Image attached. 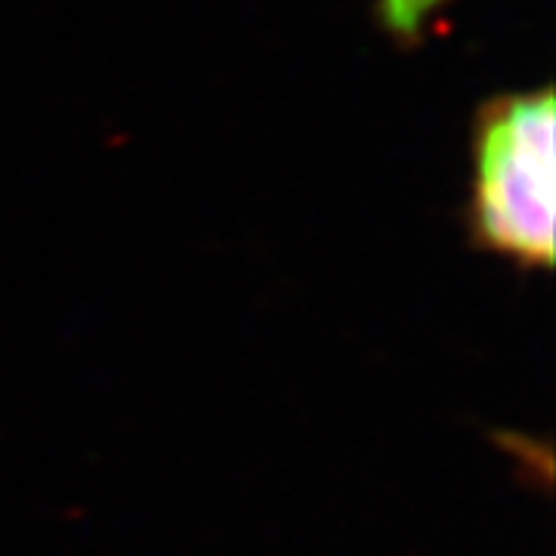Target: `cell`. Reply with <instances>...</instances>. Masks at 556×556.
Here are the masks:
<instances>
[{
    "label": "cell",
    "instance_id": "obj_1",
    "mask_svg": "<svg viewBox=\"0 0 556 556\" xmlns=\"http://www.w3.org/2000/svg\"><path fill=\"white\" fill-rule=\"evenodd\" d=\"M556 97L551 84L479 102L470 124L467 232L519 269L554 266Z\"/></svg>",
    "mask_w": 556,
    "mask_h": 556
},
{
    "label": "cell",
    "instance_id": "obj_2",
    "mask_svg": "<svg viewBox=\"0 0 556 556\" xmlns=\"http://www.w3.org/2000/svg\"><path fill=\"white\" fill-rule=\"evenodd\" d=\"M455 0H375L380 28L402 47H415Z\"/></svg>",
    "mask_w": 556,
    "mask_h": 556
}]
</instances>
